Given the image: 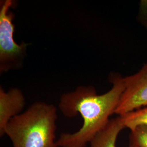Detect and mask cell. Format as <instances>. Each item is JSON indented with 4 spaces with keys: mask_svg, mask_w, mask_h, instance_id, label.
<instances>
[{
    "mask_svg": "<svg viewBox=\"0 0 147 147\" xmlns=\"http://www.w3.org/2000/svg\"><path fill=\"white\" fill-rule=\"evenodd\" d=\"M124 128L125 127L120 116L110 119L106 126L97 133L89 142L90 147H117L118 136Z\"/></svg>",
    "mask_w": 147,
    "mask_h": 147,
    "instance_id": "6",
    "label": "cell"
},
{
    "mask_svg": "<svg viewBox=\"0 0 147 147\" xmlns=\"http://www.w3.org/2000/svg\"><path fill=\"white\" fill-rule=\"evenodd\" d=\"M124 90L115 113L121 116L147 106V62L138 72L124 78Z\"/></svg>",
    "mask_w": 147,
    "mask_h": 147,
    "instance_id": "4",
    "label": "cell"
},
{
    "mask_svg": "<svg viewBox=\"0 0 147 147\" xmlns=\"http://www.w3.org/2000/svg\"><path fill=\"white\" fill-rule=\"evenodd\" d=\"M138 19L142 25L147 29V2H141L140 6V11L138 15Z\"/></svg>",
    "mask_w": 147,
    "mask_h": 147,
    "instance_id": "9",
    "label": "cell"
},
{
    "mask_svg": "<svg viewBox=\"0 0 147 147\" xmlns=\"http://www.w3.org/2000/svg\"><path fill=\"white\" fill-rule=\"evenodd\" d=\"M119 116L124 125L131 131L139 125H147V107L133 111Z\"/></svg>",
    "mask_w": 147,
    "mask_h": 147,
    "instance_id": "7",
    "label": "cell"
},
{
    "mask_svg": "<svg viewBox=\"0 0 147 147\" xmlns=\"http://www.w3.org/2000/svg\"><path fill=\"white\" fill-rule=\"evenodd\" d=\"M25 99L21 90L14 88L5 92L0 88V135L3 136L5 127L13 117L21 113Z\"/></svg>",
    "mask_w": 147,
    "mask_h": 147,
    "instance_id": "5",
    "label": "cell"
},
{
    "mask_svg": "<svg viewBox=\"0 0 147 147\" xmlns=\"http://www.w3.org/2000/svg\"><path fill=\"white\" fill-rule=\"evenodd\" d=\"M57 109L52 104L35 102L11 118L4 134L13 147H58L56 139Z\"/></svg>",
    "mask_w": 147,
    "mask_h": 147,
    "instance_id": "2",
    "label": "cell"
},
{
    "mask_svg": "<svg viewBox=\"0 0 147 147\" xmlns=\"http://www.w3.org/2000/svg\"><path fill=\"white\" fill-rule=\"evenodd\" d=\"M131 131L130 147H147V125H139Z\"/></svg>",
    "mask_w": 147,
    "mask_h": 147,
    "instance_id": "8",
    "label": "cell"
},
{
    "mask_svg": "<svg viewBox=\"0 0 147 147\" xmlns=\"http://www.w3.org/2000/svg\"><path fill=\"white\" fill-rule=\"evenodd\" d=\"M14 4L11 0L1 2L0 7V72L20 68L26 55L28 43L18 44L14 39V14L10 11Z\"/></svg>",
    "mask_w": 147,
    "mask_h": 147,
    "instance_id": "3",
    "label": "cell"
},
{
    "mask_svg": "<svg viewBox=\"0 0 147 147\" xmlns=\"http://www.w3.org/2000/svg\"><path fill=\"white\" fill-rule=\"evenodd\" d=\"M110 81L112 87L102 94H97L93 86H80L61 96L58 106L64 116L71 118L80 114L84 123L75 133L62 134L57 140L58 147H86L106 126L124 90V78L119 74H112Z\"/></svg>",
    "mask_w": 147,
    "mask_h": 147,
    "instance_id": "1",
    "label": "cell"
}]
</instances>
